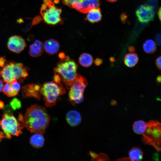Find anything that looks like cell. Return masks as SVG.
<instances>
[{
    "label": "cell",
    "mask_w": 161,
    "mask_h": 161,
    "mask_svg": "<svg viewBox=\"0 0 161 161\" xmlns=\"http://www.w3.org/2000/svg\"><path fill=\"white\" fill-rule=\"evenodd\" d=\"M2 91L4 94L9 97L15 96L19 92L13 88L11 83H9L5 84Z\"/></svg>",
    "instance_id": "obj_24"
},
{
    "label": "cell",
    "mask_w": 161,
    "mask_h": 161,
    "mask_svg": "<svg viewBox=\"0 0 161 161\" xmlns=\"http://www.w3.org/2000/svg\"><path fill=\"white\" fill-rule=\"evenodd\" d=\"M19 121L31 132L42 134L48 126L50 117L45 108L38 105L28 108L24 116L19 114Z\"/></svg>",
    "instance_id": "obj_1"
},
{
    "label": "cell",
    "mask_w": 161,
    "mask_h": 161,
    "mask_svg": "<svg viewBox=\"0 0 161 161\" xmlns=\"http://www.w3.org/2000/svg\"><path fill=\"white\" fill-rule=\"evenodd\" d=\"M87 13L86 19L90 22L96 23L101 20L102 16L100 8L92 9Z\"/></svg>",
    "instance_id": "obj_17"
},
{
    "label": "cell",
    "mask_w": 161,
    "mask_h": 161,
    "mask_svg": "<svg viewBox=\"0 0 161 161\" xmlns=\"http://www.w3.org/2000/svg\"><path fill=\"white\" fill-rule=\"evenodd\" d=\"M129 157H127L128 161H141L143 159V153L139 147H133L129 151Z\"/></svg>",
    "instance_id": "obj_16"
},
{
    "label": "cell",
    "mask_w": 161,
    "mask_h": 161,
    "mask_svg": "<svg viewBox=\"0 0 161 161\" xmlns=\"http://www.w3.org/2000/svg\"><path fill=\"white\" fill-rule=\"evenodd\" d=\"M41 86L37 84L31 83L25 85L21 88L23 97H32L40 99L41 97Z\"/></svg>",
    "instance_id": "obj_11"
},
{
    "label": "cell",
    "mask_w": 161,
    "mask_h": 161,
    "mask_svg": "<svg viewBox=\"0 0 161 161\" xmlns=\"http://www.w3.org/2000/svg\"><path fill=\"white\" fill-rule=\"evenodd\" d=\"M156 81L158 84L160 85L161 81V77L160 75H159L157 76L156 78Z\"/></svg>",
    "instance_id": "obj_34"
},
{
    "label": "cell",
    "mask_w": 161,
    "mask_h": 161,
    "mask_svg": "<svg viewBox=\"0 0 161 161\" xmlns=\"http://www.w3.org/2000/svg\"><path fill=\"white\" fill-rule=\"evenodd\" d=\"M1 120H0V126H1Z\"/></svg>",
    "instance_id": "obj_43"
},
{
    "label": "cell",
    "mask_w": 161,
    "mask_h": 161,
    "mask_svg": "<svg viewBox=\"0 0 161 161\" xmlns=\"http://www.w3.org/2000/svg\"><path fill=\"white\" fill-rule=\"evenodd\" d=\"M59 57L61 59H64L65 56V54L63 52H60L58 55Z\"/></svg>",
    "instance_id": "obj_35"
},
{
    "label": "cell",
    "mask_w": 161,
    "mask_h": 161,
    "mask_svg": "<svg viewBox=\"0 0 161 161\" xmlns=\"http://www.w3.org/2000/svg\"><path fill=\"white\" fill-rule=\"evenodd\" d=\"M60 46V44L57 40L52 38L47 40L45 42L44 48L47 53L52 55L58 52Z\"/></svg>",
    "instance_id": "obj_13"
},
{
    "label": "cell",
    "mask_w": 161,
    "mask_h": 161,
    "mask_svg": "<svg viewBox=\"0 0 161 161\" xmlns=\"http://www.w3.org/2000/svg\"><path fill=\"white\" fill-rule=\"evenodd\" d=\"M11 65L16 79L22 82L28 76L27 67L24 66L21 63L10 61Z\"/></svg>",
    "instance_id": "obj_12"
},
{
    "label": "cell",
    "mask_w": 161,
    "mask_h": 161,
    "mask_svg": "<svg viewBox=\"0 0 161 161\" xmlns=\"http://www.w3.org/2000/svg\"><path fill=\"white\" fill-rule=\"evenodd\" d=\"M3 86V82L2 80H0V92L2 91Z\"/></svg>",
    "instance_id": "obj_36"
},
{
    "label": "cell",
    "mask_w": 161,
    "mask_h": 161,
    "mask_svg": "<svg viewBox=\"0 0 161 161\" xmlns=\"http://www.w3.org/2000/svg\"><path fill=\"white\" fill-rule=\"evenodd\" d=\"M4 103L1 101L0 100V109H2L4 108Z\"/></svg>",
    "instance_id": "obj_39"
},
{
    "label": "cell",
    "mask_w": 161,
    "mask_h": 161,
    "mask_svg": "<svg viewBox=\"0 0 161 161\" xmlns=\"http://www.w3.org/2000/svg\"><path fill=\"white\" fill-rule=\"evenodd\" d=\"M78 67V64L75 61L65 56L57 64L53 71L59 77L66 89L69 90L77 76Z\"/></svg>",
    "instance_id": "obj_2"
},
{
    "label": "cell",
    "mask_w": 161,
    "mask_h": 161,
    "mask_svg": "<svg viewBox=\"0 0 161 161\" xmlns=\"http://www.w3.org/2000/svg\"><path fill=\"white\" fill-rule=\"evenodd\" d=\"M161 56L158 57L156 60L155 63L157 67L160 70H161Z\"/></svg>",
    "instance_id": "obj_29"
},
{
    "label": "cell",
    "mask_w": 161,
    "mask_h": 161,
    "mask_svg": "<svg viewBox=\"0 0 161 161\" xmlns=\"http://www.w3.org/2000/svg\"><path fill=\"white\" fill-rule=\"evenodd\" d=\"M139 21L142 23H148L154 19V11L151 6L142 5L137 9L136 12Z\"/></svg>",
    "instance_id": "obj_8"
},
{
    "label": "cell",
    "mask_w": 161,
    "mask_h": 161,
    "mask_svg": "<svg viewBox=\"0 0 161 161\" xmlns=\"http://www.w3.org/2000/svg\"><path fill=\"white\" fill-rule=\"evenodd\" d=\"M1 75L3 80L7 83H10L16 80L10 62H8L3 67L1 71Z\"/></svg>",
    "instance_id": "obj_14"
},
{
    "label": "cell",
    "mask_w": 161,
    "mask_h": 161,
    "mask_svg": "<svg viewBox=\"0 0 161 161\" xmlns=\"http://www.w3.org/2000/svg\"><path fill=\"white\" fill-rule=\"evenodd\" d=\"M11 108L9 105L6 106L4 110V113H6L9 114H11L12 111Z\"/></svg>",
    "instance_id": "obj_30"
},
{
    "label": "cell",
    "mask_w": 161,
    "mask_h": 161,
    "mask_svg": "<svg viewBox=\"0 0 161 161\" xmlns=\"http://www.w3.org/2000/svg\"><path fill=\"white\" fill-rule=\"evenodd\" d=\"M10 104L11 108L14 110L20 109L21 106V102L16 98H13Z\"/></svg>",
    "instance_id": "obj_25"
},
{
    "label": "cell",
    "mask_w": 161,
    "mask_h": 161,
    "mask_svg": "<svg viewBox=\"0 0 161 161\" xmlns=\"http://www.w3.org/2000/svg\"><path fill=\"white\" fill-rule=\"evenodd\" d=\"M161 8H160L158 12V15L159 17V18L160 19V20H161Z\"/></svg>",
    "instance_id": "obj_38"
},
{
    "label": "cell",
    "mask_w": 161,
    "mask_h": 161,
    "mask_svg": "<svg viewBox=\"0 0 161 161\" xmlns=\"http://www.w3.org/2000/svg\"><path fill=\"white\" fill-rule=\"evenodd\" d=\"M139 60L137 55L136 53H129L126 55L123 61L125 64L129 67L135 66Z\"/></svg>",
    "instance_id": "obj_19"
},
{
    "label": "cell",
    "mask_w": 161,
    "mask_h": 161,
    "mask_svg": "<svg viewBox=\"0 0 161 161\" xmlns=\"http://www.w3.org/2000/svg\"><path fill=\"white\" fill-rule=\"evenodd\" d=\"M66 91L61 82L54 81L45 83L40 89V93L47 107L55 105L58 98L65 93Z\"/></svg>",
    "instance_id": "obj_3"
},
{
    "label": "cell",
    "mask_w": 161,
    "mask_h": 161,
    "mask_svg": "<svg viewBox=\"0 0 161 161\" xmlns=\"http://www.w3.org/2000/svg\"><path fill=\"white\" fill-rule=\"evenodd\" d=\"M143 48L144 51L148 54H152L156 50L157 46L155 42L152 39H148L143 43Z\"/></svg>",
    "instance_id": "obj_21"
},
{
    "label": "cell",
    "mask_w": 161,
    "mask_h": 161,
    "mask_svg": "<svg viewBox=\"0 0 161 161\" xmlns=\"http://www.w3.org/2000/svg\"><path fill=\"white\" fill-rule=\"evenodd\" d=\"M8 49L17 53H20L26 46L24 39L21 36L15 35L10 37L7 43Z\"/></svg>",
    "instance_id": "obj_9"
},
{
    "label": "cell",
    "mask_w": 161,
    "mask_h": 161,
    "mask_svg": "<svg viewBox=\"0 0 161 161\" xmlns=\"http://www.w3.org/2000/svg\"><path fill=\"white\" fill-rule=\"evenodd\" d=\"M43 134L35 133L30 139V143L33 147L36 148H41L44 145L45 140Z\"/></svg>",
    "instance_id": "obj_18"
},
{
    "label": "cell",
    "mask_w": 161,
    "mask_h": 161,
    "mask_svg": "<svg viewBox=\"0 0 161 161\" xmlns=\"http://www.w3.org/2000/svg\"><path fill=\"white\" fill-rule=\"evenodd\" d=\"M107 1H109L110 2L113 3L116 2L117 0H106Z\"/></svg>",
    "instance_id": "obj_41"
},
{
    "label": "cell",
    "mask_w": 161,
    "mask_h": 161,
    "mask_svg": "<svg viewBox=\"0 0 161 161\" xmlns=\"http://www.w3.org/2000/svg\"><path fill=\"white\" fill-rule=\"evenodd\" d=\"M66 120L69 125L72 127H75L80 123L81 117L78 112L75 110H71L67 113Z\"/></svg>",
    "instance_id": "obj_15"
},
{
    "label": "cell",
    "mask_w": 161,
    "mask_h": 161,
    "mask_svg": "<svg viewBox=\"0 0 161 161\" xmlns=\"http://www.w3.org/2000/svg\"><path fill=\"white\" fill-rule=\"evenodd\" d=\"M1 122V126L5 138L10 139L12 135L18 136L22 133L21 130L24 126L18 122L13 114L4 113Z\"/></svg>",
    "instance_id": "obj_5"
},
{
    "label": "cell",
    "mask_w": 161,
    "mask_h": 161,
    "mask_svg": "<svg viewBox=\"0 0 161 161\" xmlns=\"http://www.w3.org/2000/svg\"><path fill=\"white\" fill-rule=\"evenodd\" d=\"M146 128L143 134L142 141L145 144L153 146L157 150H161V125L157 120H151L146 123Z\"/></svg>",
    "instance_id": "obj_4"
},
{
    "label": "cell",
    "mask_w": 161,
    "mask_h": 161,
    "mask_svg": "<svg viewBox=\"0 0 161 161\" xmlns=\"http://www.w3.org/2000/svg\"><path fill=\"white\" fill-rule=\"evenodd\" d=\"M128 50L130 52L132 53L134 52L135 50V48L134 47L131 46L129 47Z\"/></svg>",
    "instance_id": "obj_33"
},
{
    "label": "cell",
    "mask_w": 161,
    "mask_h": 161,
    "mask_svg": "<svg viewBox=\"0 0 161 161\" xmlns=\"http://www.w3.org/2000/svg\"><path fill=\"white\" fill-rule=\"evenodd\" d=\"M8 62L5 56L0 57V67L3 68Z\"/></svg>",
    "instance_id": "obj_28"
},
{
    "label": "cell",
    "mask_w": 161,
    "mask_h": 161,
    "mask_svg": "<svg viewBox=\"0 0 161 161\" xmlns=\"http://www.w3.org/2000/svg\"><path fill=\"white\" fill-rule=\"evenodd\" d=\"M109 60L111 63H113L115 61V58L114 57H111L109 58Z\"/></svg>",
    "instance_id": "obj_40"
},
{
    "label": "cell",
    "mask_w": 161,
    "mask_h": 161,
    "mask_svg": "<svg viewBox=\"0 0 161 161\" xmlns=\"http://www.w3.org/2000/svg\"><path fill=\"white\" fill-rule=\"evenodd\" d=\"M82 0H62L64 4L71 7Z\"/></svg>",
    "instance_id": "obj_27"
},
{
    "label": "cell",
    "mask_w": 161,
    "mask_h": 161,
    "mask_svg": "<svg viewBox=\"0 0 161 161\" xmlns=\"http://www.w3.org/2000/svg\"><path fill=\"white\" fill-rule=\"evenodd\" d=\"M78 62L81 66L85 67H89L93 63V58L90 54L84 53L80 55Z\"/></svg>",
    "instance_id": "obj_20"
},
{
    "label": "cell",
    "mask_w": 161,
    "mask_h": 161,
    "mask_svg": "<svg viewBox=\"0 0 161 161\" xmlns=\"http://www.w3.org/2000/svg\"><path fill=\"white\" fill-rule=\"evenodd\" d=\"M1 69V67H0V78L1 77V71H2Z\"/></svg>",
    "instance_id": "obj_42"
},
{
    "label": "cell",
    "mask_w": 161,
    "mask_h": 161,
    "mask_svg": "<svg viewBox=\"0 0 161 161\" xmlns=\"http://www.w3.org/2000/svg\"><path fill=\"white\" fill-rule=\"evenodd\" d=\"M103 61L100 58H97L94 60V62L95 65L99 66L100 65L103 63Z\"/></svg>",
    "instance_id": "obj_31"
},
{
    "label": "cell",
    "mask_w": 161,
    "mask_h": 161,
    "mask_svg": "<svg viewBox=\"0 0 161 161\" xmlns=\"http://www.w3.org/2000/svg\"><path fill=\"white\" fill-rule=\"evenodd\" d=\"M90 154L92 157V159H100V160H102V159L103 160H104V159L106 160V159L109 160V157L106 154H97L92 152H90Z\"/></svg>",
    "instance_id": "obj_26"
},
{
    "label": "cell",
    "mask_w": 161,
    "mask_h": 161,
    "mask_svg": "<svg viewBox=\"0 0 161 161\" xmlns=\"http://www.w3.org/2000/svg\"><path fill=\"white\" fill-rule=\"evenodd\" d=\"M156 42L158 45H160L161 44V35L158 34L156 35L155 37Z\"/></svg>",
    "instance_id": "obj_32"
},
{
    "label": "cell",
    "mask_w": 161,
    "mask_h": 161,
    "mask_svg": "<svg viewBox=\"0 0 161 161\" xmlns=\"http://www.w3.org/2000/svg\"><path fill=\"white\" fill-rule=\"evenodd\" d=\"M5 137L4 134L2 132H0V141L2 138Z\"/></svg>",
    "instance_id": "obj_37"
},
{
    "label": "cell",
    "mask_w": 161,
    "mask_h": 161,
    "mask_svg": "<svg viewBox=\"0 0 161 161\" xmlns=\"http://www.w3.org/2000/svg\"><path fill=\"white\" fill-rule=\"evenodd\" d=\"M44 50L43 47H41L33 43L30 46L29 54L32 57H38L41 55Z\"/></svg>",
    "instance_id": "obj_23"
},
{
    "label": "cell",
    "mask_w": 161,
    "mask_h": 161,
    "mask_svg": "<svg viewBox=\"0 0 161 161\" xmlns=\"http://www.w3.org/2000/svg\"><path fill=\"white\" fill-rule=\"evenodd\" d=\"M100 4L99 0H82L72 7L81 13H86L92 9L99 8Z\"/></svg>",
    "instance_id": "obj_10"
},
{
    "label": "cell",
    "mask_w": 161,
    "mask_h": 161,
    "mask_svg": "<svg viewBox=\"0 0 161 161\" xmlns=\"http://www.w3.org/2000/svg\"><path fill=\"white\" fill-rule=\"evenodd\" d=\"M40 13L44 20L47 23L55 25L61 21V8L56 7L52 0H43Z\"/></svg>",
    "instance_id": "obj_7"
},
{
    "label": "cell",
    "mask_w": 161,
    "mask_h": 161,
    "mask_svg": "<svg viewBox=\"0 0 161 161\" xmlns=\"http://www.w3.org/2000/svg\"><path fill=\"white\" fill-rule=\"evenodd\" d=\"M146 128V124L144 121L139 120L135 121L133 125L134 132L139 134H143Z\"/></svg>",
    "instance_id": "obj_22"
},
{
    "label": "cell",
    "mask_w": 161,
    "mask_h": 161,
    "mask_svg": "<svg viewBox=\"0 0 161 161\" xmlns=\"http://www.w3.org/2000/svg\"><path fill=\"white\" fill-rule=\"evenodd\" d=\"M87 85L86 79L78 74L74 81L69 89V99L72 104H79L83 101V93Z\"/></svg>",
    "instance_id": "obj_6"
}]
</instances>
